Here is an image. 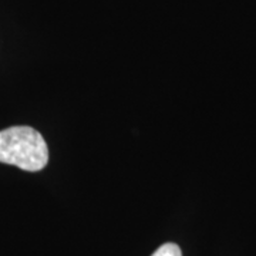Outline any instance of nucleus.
<instances>
[{
  "mask_svg": "<svg viewBox=\"0 0 256 256\" xmlns=\"http://www.w3.org/2000/svg\"><path fill=\"white\" fill-rule=\"evenodd\" d=\"M0 162L36 172L48 162V148L34 128L20 126L0 131Z\"/></svg>",
  "mask_w": 256,
  "mask_h": 256,
  "instance_id": "1",
  "label": "nucleus"
},
{
  "mask_svg": "<svg viewBox=\"0 0 256 256\" xmlns=\"http://www.w3.org/2000/svg\"><path fill=\"white\" fill-rule=\"evenodd\" d=\"M151 256H182L181 249L175 244H165L161 248H158Z\"/></svg>",
  "mask_w": 256,
  "mask_h": 256,
  "instance_id": "2",
  "label": "nucleus"
}]
</instances>
